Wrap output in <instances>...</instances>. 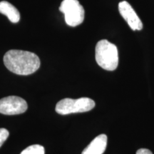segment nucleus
Segmentation results:
<instances>
[{"label": "nucleus", "instance_id": "1", "mask_svg": "<svg viewBox=\"0 0 154 154\" xmlns=\"http://www.w3.org/2000/svg\"><path fill=\"white\" fill-rule=\"evenodd\" d=\"M4 63L8 70L17 75H29L40 67V59L34 53L11 49L4 56Z\"/></svg>", "mask_w": 154, "mask_h": 154}, {"label": "nucleus", "instance_id": "2", "mask_svg": "<svg viewBox=\"0 0 154 154\" xmlns=\"http://www.w3.org/2000/svg\"><path fill=\"white\" fill-rule=\"evenodd\" d=\"M96 61L102 69L114 71L119 65L118 49L115 44L102 39L96 46Z\"/></svg>", "mask_w": 154, "mask_h": 154}, {"label": "nucleus", "instance_id": "3", "mask_svg": "<svg viewBox=\"0 0 154 154\" xmlns=\"http://www.w3.org/2000/svg\"><path fill=\"white\" fill-rule=\"evenodd\" d=\"M95 105L94 100L87 97L78 99L66 98L58 102L56 106V111L61 115L87 112L93 109Z\"/></svg>", "mask_w": 154, "mask_h": 154}, {"label": "nucleus", "instance_id": "4", "mask_svg": "<svg viewBox=\"0 0 154 154\" xmlns=\"http://www.w3.org/2000/svg\"><path fill=\"white\" fill-rule=\"evenodd\" d=\"M59 10L64 14L65 22L69 26L74 27L84 22L85 11L78 0H63Z\"/></svg>", "mask_w": 154, "mask_h": 154}, {"label": "nucleus", "instance_id": "5", "mask_svg": "<svg viewBox=\"0 0 154 154\" xmlns=\"http://www.w3.org/2000/svg\"><path fill=\"white\" fill-rule=\"evenodd\" d=\"M27 103L22 98L9 96L0 99V113L4 115H17L27 110Z\"/></svg>", "mask_w": 154, "mask_h": 154}, {"label": "nucleus", "instance_id": "6", "mask_svg": "<svg viewBox=\"0 0 154 154\" xmlns=\"http://www.w3.org/2000/svg\"><path fill=\"white\" fill-rule=\"evenodd\" d=\"M119 10L132 30L139 31L143 29V23L129 3L126 1L121 2L119 4Z\"/></svg>", "mask_w": 154, "mask_h": 154}, {"label": "nucleus", "instance_id": "7", "mask_svg": "<svg viewBox=\"0 0 154 154\" xmlns=\"http://www.w3.org/2000/svg\"><path fill=\"white\" fill-rule=\"evenodd\" d=\"M107 146V136L101 134L96 136L86 146L82 154H103Z\"/></svg>", "mask_w": 154, "mask_h": 154}, {"label": "nucleus", "instance_id": "8", "mask_svg": "<svg viewBox=\"0 0 154 154\" xmlns=\"http://www.w3.org/2000/svg\"><path fill=\"white\" fill-rule=\"evenodd\" d=\"M0 13L7 16L12 23H17L20 20V14L18 9L7 1L0 2Z\"/></svg>", "mask_w": 154, "mask_h": 154}, {"label": "nucleus", "instance_id": "9", "mask_svg": "<svg viewBox=\"0 0 154 154\" xmlns=\"http://www.w3.org/2000/svg\"><path fill=\"white\" fill-rule=\"evenodd\" d=\"M44 148L38 144H34L23 150L20 154H44Z\"/></svg>", "mask_w": 154, "mask_h": 154}, {"label": "nucleus", "instance_id": "10", "mask_svg": "<svg viewBox=\"0 0 154 154\" xmlns=\"http://www.w3.org/2000/svg\"><path fill=\"white\" fill-rule=\"evenodd\" d=\"M9 133L6 128H0V147L9 137Z\"/></svg>", "mask_w": 154, "mask_h": 154}, {"label": "nucleus", "instance_id": "11", "mask_svg": "<svg viewBox=\"0 0 154 154\" xmlns=\"http://www.w3.org/2000/svg\"><path fill=\"white\" fill-rule=\"evenodd\" d=\"M136 154H153V153H152V152L149 149H140L138 150Z\"/></svg>", "mask_w": 154, "mask_h": 154}]
</instances>
